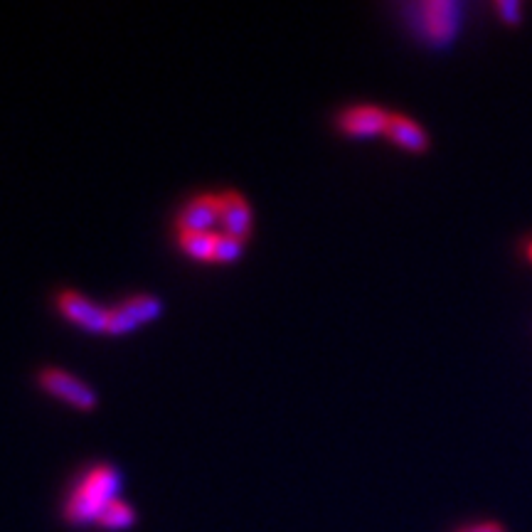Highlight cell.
Returning <instances> with one entry per match:
<instances>
[{"label":"cell","instance_id":"obj_1","mask_svg":"<svg viewBox=\"0 0 532 532\" xmlns=\"http://www.w3.org/2000/svg\"><path fill=\"white\" fill-rule=\"evenodd\" d=\"M121 486L119 468L111 464H94L87 468L82 481L74 486L72 496L65 503V520L72 525L97 523L106 505L114 503Z\"/></svg>","mask_w":532,"mask_h":532},{"label":"cell","instance_id":"obj_2","mask_svg":"<svg viewBox=\"0 0 532 532\" xmlns=\"http://www.w3.org/2000/svg\"><path fill=\"white\" fill-rule=\"evenodd\" d=\"M37 385L47 392L50 397L62 399L69 407L79 409V412H92L99 407V395L92 385L74 377L72 372L62 370V367H42L37 372Z\"/></svg>","mask_w":532,"mask_h":532},{"label":"cell","instance_id":"obj_3","mask_svg":"<svg viewBox=\"0 0 532 532\" xmlns=\"http://www.w3.org/2000/svg\"><path fill=\"white\" fill-rule=\"evenodd\" d=\"M163 313V303L158 296L153 294H133L129 299L116 303L114 308H109V326L106 333L109 335H126L136 328L146 326V323L156 321Z\"/></svg>","mask_w":532,"mask_h":532},{"label":"cell","instance_id":"obj_4","mask_svg":"<svg viewBox=\"0 0 532 532\" xmlns=\"http://www.w3.org/2000/svg\"><path fill=\"white\" fill-rule=\"evenodd\" d=\"M57 308L69 323L79 326L87 333H106L109 326V308H101L97 303H92L84 294L74 289H62L57 294Z\"/></svg>","mask_w":532,"mask_h":532},{"label":"cell","instance_id":"obj_5","mask_svg":"<svg viewBox=\"0 0 532 532\" xmlns=\"http://www.w3.org/2000/svg\"><path fill=\"white\" fill-rule=\"evenodd\" d=\"M335 124L345 136L353 138H370V136H385L387 124H390V111L382 109L377 104H353L345 106L338 116Z\"/></svg>","mask_w":532,"mask_h":532},{"label":"cell","instance_id":"obj_6","mask_svg":"<svg viewBox=\"0 0 532 532\" xmlns=\"http://www.w3.org/2000/svg\"><path fill=\"white\" fill-rule=\"evenodd\" d=\"M220 217V193H200L180 207L175 225H178V232H210V227L215 225V222H220Z\"/></svg>","mask_w":532,"mask_h":532},{"label":"cell","instance_id":"obj_7","mask_svg":"<svg viewBox=\"0 0 532 532\" xmlns=\"http://www.w3.org/2000/svg\"><path fill=\"white\" fill-rule=\"evenodd\" d=\"M419 30L434 45L449 42L456 33V5L446 0L419 5Z\"/></svg>","mask_w":532,"mask_h":532},{"label":"cell","instance_id":"obj_8","mask_svg":"<svg viewBox=\"0 0 532 532\" xmlns=\"http://www.w3.org/2000/svg\"><path fill=\"white\" fill-rule=\"evenodd\" d=\"M222 232L234 234L239 239H247L252 234V207L247 198L237 190H222Z\"/></svg>","mask_w":532,"mask_h":532},{"label":"cell","instance_id":"obj_9","mask_svg":"<svg viewBox=\"0 0 532 532\" xmlns=\"http://www.w3.org/2000/svg\"><path fill=\"white\" fill-rule=\"evenodd\" d=\"M385 136L392 143L409 153H427L429 151V133L424 131L422 124H417L414 119H409L407 114L399 111H390V124H387Z\"/></svg>","mask_w":532,"mask_h":532},{"label":"cell","instance_id":"obj_10","mask_svg":"<svg viewBox=\"0 0 532 532\" xmlns=\"http://www.w3.org/2000/svg\"><path fill=\"white\" fill-rule=\"evenodd\" d=\"M215 239L217 232H178L180 249L198 262H215Z\"/></svg>","mask_w":532,"mask_h":532},{"label":"cell","instance_id":"obj_11","mask_svg":"<svg viewBox=\"0 0 532 532\" xmlns=\"http://www.w3.org/2000/svg\"><path fill=\"white\" fill-rule=\"evenodd\" d=\"M97 523L106 530H124V528H131V525L136 523V513H133V508L129 503H124V500L116 498L114 503L106 505V510L99 515Z\"/></svg>","mask_w":532,"mask_h":532},{"label":"cell","instance_id":"obj_12","mask_svg":"<svg viewBox=\"0 0 532 532\" xmlns=\"http://www.w3.org/2000/svg\"><path fill=\"white\" fill-rule=\"evenodd\" d=\"M242 247H244V239L234 237V234H227V232H217V239H215V262L217 264H230V262H237L239 254H242Z\"/></svg>","mask_w":532,"mask_h":532},{"label":"cell","instance_id":"obj_13","mask_svg":"<svg viewBox=\"0 0 532 532\" xmlns=\"http://www.w3.org/2000/svg\"><path fill=\"white\" fill-rule=\"evenodd\" d=\"M496 10L505 25H520V3L518 0H500L496 3Z\"/></svg>","mask_w":532,"mask_h":532},{"label":"cell","instance_id":"obj_14","mask_svg":"<svg viewBox=\"0 0 532 532\" xmlns=\"http://www.w3.org/2000/svg\"><path fill=\"white\" fill-rule=\"evenodd\" d=\"M456 532H508V530H505L500 523H496V520H483V523L466 525V528H459Z\"/></svg>","mask_w":532,"mask_h":532},{"label":"cell","instance_id":"obj_15","mask_svg":"<svg viewBox=\"0 0 532 532\" xmlns=\"http://www.w3.org/2000/svg\"><path fill=\"white\" fill-rule=\"evenodd\" d=\"M525 252H528V259L532 262V242L528 244V249H525Z\"/></svg>","mask_w":532,"mask_h":532}]
</instances>
